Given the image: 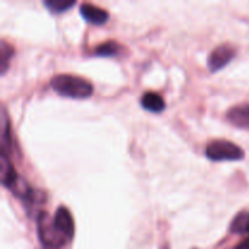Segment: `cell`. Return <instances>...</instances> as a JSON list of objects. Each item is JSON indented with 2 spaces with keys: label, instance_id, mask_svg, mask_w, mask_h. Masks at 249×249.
Listing matches in <instances>:
<instances>
[{
  "label": "cell",
  "instance_id": "1",
  "mask_svg": "<svg viewBox=\"0 0 249 249\" xmlns=\"http://www.w3.org/2000/svg\"><path fill=\"white\" fill-rule=\"evenodd\" d=\"M51 88L58 95L70 99H88L94 88L89 80L73 74H57L51 79Z\"/></svg>",
  "mask_w": 249,
  "mask_h": 249
},
{
  "label": "cell",
  "instance_id": "2",
  "mask_svg": "<svg viewBox=\"0 0 249 249\" xmlns=\"http://www.w3.org/2000/svg\"><path fill=\"white\" fill-rule=\"evenodd\" d=\"M36 231L38 238L43 249H62L70 242V238L57 228L45 211H41L36 218Z\"/></svg>",
  "mask_w": 249,
  "mask_h": 249
},
{
  "label": "cell",
  "instance_id": "3",
  "mask_svg": "<svg viewBox=\"0 0 249 249\" xmlns=\"http://www.w3.org/2000/svg\"><path fill=\"white\" fill-rule=\"evenodd\" d=\"M206 156L211 160L223 162V160H241L245 158V152L236 143L229 140L219 139L213 140L207 145Z\"/></svg>",
  "mask_w": 249,
  "mask_h": 249
},
{
  "label": "cell",
  "instance_id": "4",
  "mask_svg": "<svg viewBox=\"0 0 249 249\" xmlns=\"http://www.w3.org/2000/svg\"><path fill=\"white\" fill-rule=\"evenodd\" d=\"M235 48L230 44H221V45L216 46L215 49L212 50V53L208 56V60H207L209 71L211 72L220 71L221 68H224L228 63L232 61V58L235 57Z\"/></svg>",
  "mask_w": 249,
  "mask_h": 249
},
{
  "label": "cell",
  "instance_id": "5",
  "mask_svg": "<svg viewBox=\"0 0 249 249\" xmlns=\"http://www.w3.org/2000/svg\"><path fill=\"white\" fill-rule=\"evenodd\" d=\"M0 178H1L2 186L11 190L12 192L22 182V179L17 174L9 156L2 155V153H0Z\"/></svg>",
  "mask_w": 249,
  "mask_h": 249
},
{
  "label": "cell",
  "instance_id": "6",
  "mask_svg": "<svg viewBox=\"0 0 249 249\" xmlns=\"http://www.w3.org/2000/svg\"><path fill=\"white\" fill-rule=\"evenodd\" d=\"M79 11L80 15L84 17L85 21L90 22L92 24L100 26V24H104L108 21V12L102 9V7L90 4V2H83L79 7Z\"/></svg>",
  "mask_w": 249,
  "mask_h": 249
},
{
  "label": "cell",
  "instance_id": "7",
  "mask_svg": "<svg viewBox=\"0 0 249 249\" xmlns=\"http://www.w3.org/2000/svg\"><path fill=\"white\" fill-rule=\"evenodd\" d=\"M53 221L57 225V228L67 236L70 240H72L73 235H74V220L66 207H58L56 209V213L53 215Z\"/></svg>",
  "mask_w": 249,
  "mask_h": 249
},
{
  "label": "cell",
  "instance_id": "8",
  "mask_svg": "<svg viewBox=\"0 0 249 249\" xmlns=\"http://www.w3.org/2000/svg\"><path fill=\"white\" fill-rule=\"evenodd\" d=\"M226 118L240 128L249 129V105L232 107L228 111Z\"/></svg>",
  "mask_w": 249,
  "mask_h": 249
},
{
  "label": "cell",
  "instance_id": "9",
  "mask_svg": "<svg viewBox=\"0 0 249 249\" xmlns=\"http://www.w3.org/2000/svg\"><path fill=\"white\" fill-rule=\"evenodd\" d=\"M141 106L153 113H160V112L164 111L165 102L163 97L157 92L147 91L141 97Z\"/></svg>",
  "mask_w": 249,
  "mask_h": 249
},
{
  "label": "cell",
  "instance_id": "10",
  "mask_svg": "<svg viewBox=\"0 0 249 249\" xmlns=\"http://www.w3.org/2000/svg\"><path fill=\"white\" fill-rule=\"evenodd\" d=\"M230 231L237 235H248L249 236V213L248 212H241L231 221Z\"/></svg>",
  "mask_w": 249,
  "mask_h": 249
},
{
  "label": "cell",
  "instance_id": "11",
  "mask_svg": "<svg viewBox=\"0 0 249 249\" xmlns=\"http://www.w3.org/2000/svg\"><path fill=\"white\" fill-rule=\"evenodd\" d=\"M14 46L7 43L5 39H1V41H0V72H1V74H5L6 71L9 70L10 61L14 56Z\"/></svg>",
  "mask_w": 249,
  "mask_h": 249
},
{
  "label": "cell",
  "instance_id": "12",
  "mask_svg": "<svg viewBox=\"0 0 249 249\" xmlns=\"http://www.w3.org/2000/svg\"><path fill=\"white\" fill-rule=\"evenodd\" d=\"M121 50V45H119L117 41L107 40L96 46L95 53H96L97 56H101V57H113V56L118 55Z\"/></svg>",
  "mask_w": 249,
  "mask_h": 249
},
{
  "label": "cell",
  "instance_id": "13",
  "mask_svg": "<svg viewBox=\"0 0 249 249\" xmlns=\"http://www.w3.org/2000/svg\"><path fill=\"white\" fill-rule=\"evenodd\" d=\"M44 6L51 12L55 14H61V12H66L75 5V1H68V0H45L43 2Z\"/></svg>",
  "mask_w": 249,
  "mask_h": 249
},
{
  "label": "cell",
  "instance_id": "14",
  "mask_svg": "<svg viewBox=\"0 0 249 249\" xmlns=\"http://www.w3.org/2000/svg\"><path fill=\"white\" fill-rule=\"evenodd\" d=\"M233 249H249V236L246 240H243L242 242L238 243Z\"/></svg>",
  "mask_w": 249,
  "mask_h": 249
}]
</instances>
